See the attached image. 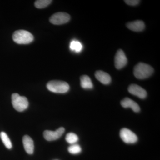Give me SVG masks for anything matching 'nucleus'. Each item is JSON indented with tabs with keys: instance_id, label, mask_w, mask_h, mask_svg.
Listing matches in <instances>:
<instances>
[{
	"instance_id": "f257e3e1",
	"label": "nucleus",
	"mask_w": 160,
	"mask_h": 160,
	"mask_svg": "<svg viewBox=\"0 0 160 160\" xmlns=\"http://www.w3.org/2000/svg\"><path fill=\"white\" fill-rule=\"evenodd\" d=\"M154 72L152 66L146 63L140 62L134 68L135 77L139 79H145L151 76Z\"/></svg>"
},
{
	"instance_id": "f03ea898",
	"label": "nucleus",
	"mask_w": 160,
	"mask_h": 160,
	"mask_svg": "<svg viewBox=\"0 0 160 160\" xmlns=\"http://www.w3.org/2000/svg\"><path fill=\"white\" fill-rule=\"evenodd\" d=\"M33 35L29 32L25 30H18L12 35V39L18 44H28L33 41Z\"/></svg>"
},
{
	"instance_id": "7ed1b4c3",
	"label": "nucleus",
	"mask_w": 160,
	"mask_h": 160,
	"mask_svg": "<svg viewBox=\"0 0 160 160\" xmlns=\"http://www.w3.org/2000/svg\"><path fill=\"white\" fill-rule=\"evenodd\" d=\"M47 88L52 92L64 93L69 91V86L68 83L64 81L53 80L47 83Z\"/></svg>"
},
{
	"instance_id": "20e7f679",
	"label": "nucleus",
	"mask_w": 160,
	"mask_h": 160,
	"mask_svg": "<svg viewBox=\"0 0 160 160\" xmlns=\"http://www.w3.org/2000/svg\"><path fill=\"white\" fill-rule=\"evenodd\" d=\"M12 103L14 109L18 112L24 111L29 106V102L27 98L21 96L16 93H13L12 95Z\"/></svg>"
},
{
	"instance_id": "39448f33",
	"label": "nucleus",
	"mask_w": 160,
	"mask_h": 160,
	"mask_svg": "<svg viewBox=\"0 0 160 160\" xmlns=\"http://www.w3.org/2000/svg\"><path fill=\"white\" fill-rule=\"evenodd\" d=\"M70 15L64 12H58L52 15L49 18V22L56 25H62L69 22Z\"/></svg>"
},
{
	"instance_id": "423d86ee",
	"label": "nucleus",
	"mask_w": 160,
	"mask_h": 160,
	"mask_svg": "<svg viewBox=\"0 0 160 160\" xmlns=\"http://www.w3.org/2000/svg\"><path fill=\"white\" fill-rule=\"evenodd\" d=\"M120 136L123 142L127 144H134L138 141L137 136L133 132L127 128L121 129Z\"/></svg>"
},
{
	"instance_id": "0eeeda50",
	"label": "nucleus",
	"mask_w": 160,
	"mask_h": 160,
	"mask_svg": "<svg viewBox=\"0 0 160 160\" xmlns=\"http://www.w3.org/2000/svg\"><path fill=\"white\" fill-rule=\"evenodd\" d=\"M65 129L63 127H60L56 131L46 130L44 132L43 136L45 139L48 141H55L59 138L65 132Z\"/></svg>"
},
{
	"instance_id": "6e6552de",
	"label": "nucleus",
	"mask_w": 160,
	"mask_h": 160,
	"mask_svg": "<svg viewBox=\"0 0 160 160\" xmlns=\"http://www.w3.org/2000/svg\"><path fill=\"white\" fill-rule=\"evenodd\" d=\"M127 63V58L124 51L122 49H119L115 56V66L117 69H120L125 67Z\"/></svg>"
},
{
	"instance_id": "1a4fd4ad",
	"label": "nucleus",
	"mask_w": 160,
	"mask_h": 160,
	"mask_svg": "<svg viewBox=\"0 0 160 160\" xmlns=\"http://www.w3.org/2000/svg\"><path fill=\"white\" fill-rule=\"evenodd\" d=\"M129 93L141 99H144L147 97L146 90L136 84H132L128 88Z\"/></svg>"
},
{
	"instance_id": "9d476101",
	"label": "nucleus",
	"mask_w": 160,
	"mask_h": 160,
	"mask_svg": "<svg viewBox=\"0 0 160 160\" xmlns=\"http://www.w3.org/2000/svg\"><path fill=\"white\" fill-rule=\"evenodd\" d=\"M121 104L124 108H131L135 112H138L140 111V108L139 105L134 101L129 98H126L122 100L121 102Z\"/></svg>"
},
{
	"instance_id": "9b49d317",
	"label": "nucleus",
	"mask_w": 160,
	"mask_h": 160,
	"mask_svg": "<svg viewBox=\"0 0 160 160\" xmlns=\"http://www.w3.org/2000/svg\"><path fill=\"white\" fill-rule=\"evenodd\" d=\"M22 141L24 149L26 152L29 154H32L34 151L33 140L29 136L25 135L23 137Z\"/></svg>"
},
{
	"instance_id": "f8f14e48",
	"label": "nucleus",
	"mask_w": 160,
	"mask_h": 160,
	"mask_svg": "<svg viewBox=\"0 0 160 160\" xmlns=\"http://www.w3.org/2000/svg\"><path fill=\"white\" fill-rule=\"evenodd\" d=\"M126 26L130 30L134 32L143 31L145 28V23L143 21L140 20L127 23Z\"/></svg>"
},
{
	"instance_id": "ddd939ff",
	"label": "nucleus",
	"mask_w": 160,
	"mask_h": 160,
	"mask_svg": "<svg viewBox=\"0 0 160 160\" xmlns=\"http://www.w3.org/2000/svg\"><path fill=\"white\" fill-rule=\"evenodd\" d=\"M95 76L97 80L104 85H108L111 82V77L108 73L105 72L98 70L96 72Z\"/></svg>"
},
{
	"instance_id": "4468645a",
	"label": "nucleus",
	"mask_w": 160,
	"mask_h": 160,
	"mask_svg": "<svg viewBox=\"0 0 160 160\" xmlns=\"http://www.w3.org/2000/svg\"><path fill=\"white\" fill-rule=\"evenodd\" d=\"M81 86L84 89H92L93 86L91 79L87 75H83L80 78Z\"/></svg>"
},
{
	"instance_id": "2eb2a0df",
	"label": "nucleus",
	"mask_w": 160,
	"mask_h": 160,
	"mask_svg": "<svg viewBox=\"0 0 160 160\" xmlns=\"http://www.w3.org/2000/svg\"><path fill=\"white\" fill-rule=\"evenodd\" d=\"M0 137H1V139L4 143V145L6 146V148L8 149H11L12 147V144L11 141L9 138L6 132H2L0 133Z\"/></svg>"
},
{
	"instance_id": "dca6fc26",
	"label": "nucleus",
	"mask_w": 160,
	"mask_h": 160,
	"mask_svg": "<svg viewBox=\"0 0 160 160\" xmlns=\"http://www.w3.org/2000/svg\"><path fill=\"white\" fill-rule=\"evenodd\" d=\"M78 137L77 135L73 132H69L66 135V140L67 142L69 144H76L78 141Z\"/></svg>"
},
{
	"instance_id": "f3484780",
	"label": "nucleus",
	"mask_w": 160,
	"mask_h": 160,
	"mask_svg": "<svg viewBox=\"0 0 160 160\" xmlns=\"http://www.w3.org/2000/svg\"><path fill=\"white\" fill-rule=\"evenodd\" d=\"M52 2V1L50 0H38L35 2L34 5L38 9H43L49 6Z\"/></svg>"
},
{
	"instance_id": "a211bd4d",
	"label": "nucleus",
	"mask_w": 160,
	"mask_h": 160,
	"mask_svg": "<svg viewBox=\"0 0 160 160\" xmlns=\"http://www.w3.org/2000/svg\"><path fill=\"white\" fill-rule=\"evenodd\" d=\"M70 49L76 52H80L82 49V46L81 42L77 41H73L70 43Z\"/></svg>"
},
{
	"instance_id": "6ab92c4d",
	"label": "nucleus",
	"mask_w": 160,
	"mask_h": 160,
	"mask_svg": "<svg viewBox=\"0 0 160 160\" xmlns=\"http://www.w3.org/2000/svg\"><path fill=\"white\" fill-rule=\"evenodd\" d=\"M68 150L69 153H71V154H77L81 152L82 148L79 145L74 144L69 146L68 147Z\"/></svg>"
},
{
	"instance_id": "aec40b11",
	"label": "nucleus",
	"mask_w": 160,
	"mask_h": 160,
	"mask_svg": "<svg viewBox=\"0 0 160 160\" xmlns=\"http://www.w3.org/2000/svg\"><path fill=\"white\" fill-rule=\"evenodd\" d=\"M124 2L129 6H135L140 3V1L138 0H126L124 1Z\"/></svg>"
}]
</instances>
